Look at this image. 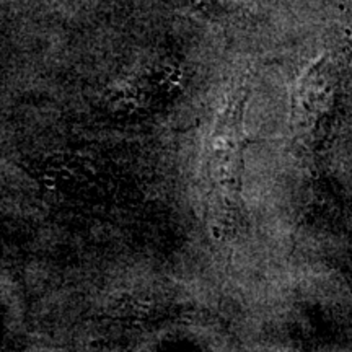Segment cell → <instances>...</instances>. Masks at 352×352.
Returning a JSON list of instances; mask_svg holds the SVG:
<instances>
[{
  "label": "cell",
  "instance_id": "obj_1",
  "mask_svg": "<svg viewBox=\"0 0 352 352\" xmlns=\"http://www.w3.org/2000/svg\"><path fill=\"white\" fill-rule=\"evenodd\" d=\"M250 96V77L236 78L228 88L202 148V212L210 236L217 241L235 239L245 227V155L248 148L245 118Z\"/></svg>",
  "mask_w": 352,
  "mask_h": 352
},
{
  "label": "cell",
  "instance_id": "obj_2",
  "mask_svg": "<svg viewBox=\"0 0 352 352\" xmlns=\"http://www.w3.org/2000/svg\"><path fill=\"white\" fill-rule=\"evenodd\" d=\"M346 60L338 52H324L294 83L289 124L294 142L307 155L324 152L342 108Z\"/></svg>",
  "mask_w": 352,
  "mask_h": 352
}]
</instances>
